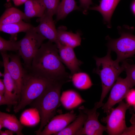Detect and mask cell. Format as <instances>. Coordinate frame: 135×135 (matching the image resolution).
<instances>
[{"label":"cell","mask_w":135,"mask_h":135,"mask_svg":"<svg viewBox=\"0 0 135 135\" xmlns=\"http://www.w3.org/2000/svg\"><path fill=\"white\" fill-rule=\"evenodd\" d=\"M79 113L76 119L62 130L54 135H77L82 128L87 118V114L79 109Z\"/></svg>","instance_id":"ffe728a7"},{"label":"cell","mask_w":135,"mask_h":135,"mask_svg":"<svg viewBox=\"0 0 135 135\" xmlns=\"http://www.w3.org/2000/svg\"><path fill=\"white\" fill-rule=\"evenodd\" d=\"M132 88L126 78H123L118 77L112 87L107 102L102 106L104 112L107 114L109 113L114 105L125 98Z\"/></svg>","instance_id":"9c48e42d"},{"label":"cell","mask_w":135,"mask_h":135,"mask_svg":"<svg viewBox=\"0 0 135 135\" xmlns=\"http://www.w3.org/2000/svg\"><path fill=\"white\" fill-rule=\"evenodd\" d=\"M120 0H101L98 5L90 8L89 9L99 12L102 16L104 21L110 25L112 14Z\"/></svg>","instance_id":"2e32d148"},{"label":"cell","mask_w":135,"mask_h":135,"mask_svg":"<svg viewBox=\"0 0 135 135\" xmlns=\"http://www.w3.org/2000/svg\"><path fill=\"white\" fill-rule=\"evenodd\" d=\"M14 133L13 131L8 129L4 131L0 130V135H12Z\"/></svg>","instance_id":"836d02e7"},{"label":"cell","mask_w":135,"mask_h":135,"mask_svg":"<svg viewBox=\"0 0 135 135\" xmlns=\"http://www.w3.org/2000/svg\"><path fill=\"white\" fill-rule=\"evenodd\" d=\"M127 103L130 106L135 105V90L130 89L125 97Z\"/></svg>","instance_id":"f1b7e54d"},{"label":"cell","mask_w":135,"mask_h":135,"mask_svg":"<svg viewBox=\"0 0 135 135\" xmlns=\"http://www.w3.org/2000/svg\"><path fill=\"white\" fill-rule=\"evenodd\" d=\"M4 68L3 80L5 87L4 95L6 98L12 105L16 106L19 100L20 97L16 84L8 70L6 64L9 59V55L6 52H1Z\"/></svg>","instance_id":"8fae6325"},{"label":"cell","mask_w":135,"mask_h":135,"mask_svg":"<svg viewBox=\"0 0 135 135\" xmlns=\"http://www.w3.org/2000/svg\"><path fill=\"white\" fill-rule=\"evenodd\" d=\"M60 100L63 106L68 109L74 108L85 102L78 93L72 90L63 92Z\"/></svg>","instance_id":"44dd1931"},{"label":"cell","mask_w":135,"mask_h":135,"mask_svg":"<svg viewBox=\"0 0 135 135\" xmlns=\"http://www.w3.org/2000/svg\"><path fill=\"white\" fill-rule=\"evenodd\" d=\"M45 6V12L53 16L56 14L60 4V0H42Z\"/></svg>","instance_id":"83f0119b"},{"label":"cell","mask_w":135,"mask_h":135,"mask_svg":"<svg viewBox=\"0 0 135 135\" xmlns=\"http://www.w3.org/2000/svg\"><path fill=\"white\" fill-rule=\"evenodd\" d=\"M58 47L60 60L70 70L71 75L80 72L82 62L77 58L74 48L61 44Z\"/></svg>","instance_id":"5bb4252c"},{"label":"cell","mask_w":135,"mask_h":135,"mask_svg":"<svg viewBox=\"0 0 135 135\" xmlns=\"http://www.w3.org/2000/svg\"><path fill=\"white\" fill-rule=\"evenodd\" d=\"M34 27L26 32L20 40L18 55L27 68L30 67L34 58L46 38L38 32Z\"/></svg>","instance_id":"5b68a950"},{"label":"cell","mask_w":135,"mask_h":135,"mask_svg":"<svg viewBox=\"0 0 135 135\" xmlns=\"http://www.w3.org/2000/svg\"><path fill=\"white\" fill-rule=\"evenodd\" d=\"M28 0H12L15 6H18L24 4Z\"/></svg>","instance_id":"d6a6232c"},{"label":"cell","mask_w":135,"mask_h":135,"mask_svg":"<svg viewBox=\"0 0 135 135\" xmlns=\"http://www.w3.org/2000/svg\"><path fill=\"white\" fill-rule=\"evenodd\" d=\"M80 9L75 0H62L57 10L56 20L58 21L63 19L71 12Z\"/></svg>","instance_id":"603a6c76"},{"label":"cell","mask_w":135,"mask_h":135,"mask_svg":"<svg viewBox=\"0 0 135 135\" xmlns=\"http://www.w3.org/2000/svg\"><path fill=\"white\" fill-rule=\"evenodd\" d=\"M4 73H2L1 72H0V77H3L4 76Z\"/></svg>","instance_id":"8d00e7d4"},{"label":"cell","mask_w":135,"mask_h":135,"mask_svg":"<svg viewBox=\"0 0 135 135\" xmlns=\"http://www.w3.org/2000/svg\"><path fill=\"white\" fill-rule=\"evenodd\" d=\"M130 106L122 101L115 108H112L102 120L106 124V130L109 135H122L127 127L125 122L126 110Z\"/></svg>","instance_id":"52a82bcc"},{"label":"cell","mask_w":135,"mask_h":135,"mask_svg":"<svg viewBox=\"0 0 135 135\" xmlns=\"http://www.w3.org/2000/svg\"><path fill=\"white\" fill-rule=\"evenodd\" d=\"M134 106H135V105H134Z\"/></svg>","instance_id":"74e56055"},{"label":"cell","mask_w":135,"mask_h":135,"mask_svg":"<svg viewBox=\"0 0 135 135\" xmlns=\"http://www.w3.org/2000/svg\"><path fill=\"white\" fill-rule=\"evenodd\" d=\"M131 9L135 14V0L133 2L131 6Z\"/></svg>","instance_id":"d590c367"},{"label":"cell","mask_w":135,"mask_h":135,"mask_svg":"<svg viewBox=\"0 0 135 135\" xmlns=\"http://www.w3.org/2000/svg\"><path fill=\"white\" fill-rule=\"evenodd\" d=\"M120 36L116 39L109 38L108 49L115 52L116 60L119 62L135 54V36L129 32L122 31Z\"/></svg>","instance_id":"8992f818"},{"label":"cell","mask_w":135,"mask_h":135,"mask_svg":"<svg viewBox=\"0 0 135 135\" xmlns=\"http://www.w3.org/2000/svg\"><path fill=\"white\" fill-rule=\"evenodd\" d=\"M26 20L24 12L13 7L7 8L0 18V25L7 24Z\"/></svg>","instance_id":"7402d4cb"},{"label":"cell","mask_w":135,"mask_h":135,"mask_svg":"<svg viewBox=\"0 0 135 135\" xmlns=\"http://www.w3.org/2000/svg\"><path fill=\"white\" fill-rule=\"evenodd\" d=\"M5 91V87L3 79H0V94L4 95Z\"/></svg>","instance_id":"1f68e13d"},{"label":"cell","mask_w":135,"mask_h":135,"mask_svg":"<svg viewBox=\"0 0 135 135\" xmlns=\"http://www.w3.org/2000/svg\"><path fill=\"white\" fill-rule=\"evenodd\" d=\"M5 128L12 130L17 135H23L22 132V124L14 114L0 112V130Z\"/></svg>","instance_id":"e0dca14e"},{"label":"cell","mask_w":135,"mask_h":135,"mask_svg":"<svg viewBox=\"0 0 135 135\" xmlns=\"http://www.w3.org/2000/svg\"><path fill=\"white\" fill-rule=\"evenodd\" d=\"M77 116L72 110L54 116L37 135H54L65 128Z\"/></svg>","instance_id":"30bf717a"},{"label":"cell","mask_w":135,"mask_h":135,"mask_svg":"<svg viewBox=\"0 0 135 135\" xmlns=\"http://www.w3.org/2000/svg\"><path fill=\"white\" fill-rule=\"evenodd\" d=\"M132 116L130 120V122L132 124H135V114L132 112H131Z\"/></svg>","instance_id":"e575fe53"},{"label":"cell","mask_w":135,"mask_h":135,"mask_svg":"<svg viewBox=\"0 0 135 135\" xmlns=\"http://www.w3.org/2000/svg\"><path fill=\"white\" fill-rule=\"evenodd\" d=\"M66 30V28L64 26H60L57 29L59 43L62 45L74 48L80 46L81 42L80 33H74L67 31Z\"/></svg>","instance_id":"9a60e30c"},{"label":"cell","mask_w":135,"mask_h":135,"mask_svg":"<svg viewBox=\"0 0 135 135\" xmlns=\"http://www.w3.org/2000/svg\"><path fill=\"white\" fill-rule=\"evenodd\" d=\"M34 27L31 24L22 20L14 23L0 25V30L10 34V39L16 40V35L17 34L21 32L26 33Z\"/></svg>","instance_id":"d6986e66"},{"label":"cell","mask_w":135,"mask_h":135,"mask_svg":"<svg viewBox=\"0 0 135 135\" xmlns=\"http://www.w3.org/2000/svg\"><path fill=\"white\" fill-rule=\"evenodd\" d=\"M111 51L108 49L107 54L104 57H94L96 67L94 72L99 75L102 82V92L100 100L98 102L100 107L103 104V100L119 75L124 71L123 66L119 65V62L112 59Z\"/></svg>","instance_id":"3957f363"},{"label":"cell","mask_w":135,"mask_h":135,"mask_svg":"<svg viewBox=\"0 0 135 135\" xmlns=\"http://www.w3.org/2000/svg\"><path fill=\"white\" fill-rule=\"evenodd\" d=\"M52 16L45 12L44 15L39 18L38 21L39 24L34 27L39 34L58 46L60 44L57 38V30L56 29Z\"/></svg>","instance_id":"7c38bea8"},{"label":"cell","mask_w":135,"mask_h":135,"mask_svg":"<svg viewBox=\"0 0 135 135\" xmlns=\"http://www.w3.org/2000/svg\"><path fill=\"white\" fill-rule=\"evenodd\" d=\"M122 62V65L126 72V78L132 88L135 86V64H130L124 60Z\"/></svg>","instance_id":"4316f807"},{"label":"cell","mask_w":135,"mask_h":135,"mask_svg":"<svg viewBox=\"0 0 135 135\" xmlns=\"http://www.w3.org/2000/svg\"><path fill=\"white\" fill-rule=\"evenodd\" d=\"M20 46V40L10 39L6 40L0 36V52L7 51H18Z\"/></svg>","instance_id":"484cf974"},{"label":"cell","mask_w":135,"mask_h":135,"mask_svg":"<svg viewBox=\"0 0 135 135\" xmlns=\"http://www.w3.org/2000/svg\"><path fill=\"white\" fill-rule=\"evenodd\" d=\"M9 56L10 58L7 62V68L16 84L20 98L22 82L26 70L23 67L18 54H10Z\"/></svg>","instance_id":"4fadbf2b"},{"label":"cell","mask_w":135,"mask_h":135,"mask_svg":"<svg viewBox=\"0 0 135 135\" xmlns=\"http://www.w3.org/2000/svg\"><path fill=\"white\" fill-rule=\"evenodd\" d=\"M12 105L6 98L4 95L0 94V105Z\"/></svg>","instance_id":"4dcf8cb0"},{"label":"cell","mask_w":135,"mask_h":135,"mask_svg":"<svg viewBox=\"0 0 135 135\" xmlns=\"http://www.w3.org/2000/svg\"><path fill=\"white\" fill-rule=\"evenodd\" d=\"M53 81L30 70L28 72L26 70L22 82L20 100L14 107V112L17 113L30 104Z\"/></svg>","instance_id":"277c9868"},{"label":"cell","mask_w":135,"mask_h":135,"mask_svg":"<svg viewBox=\"0 0 135 135\" xmlns=\"http://www.w3.org/2000/svg\"><path fill=\"white\" fill-rule=\"evenodd\" d=\"M80 7L83 10V13H86L89 9L90 6L92 4V0H79Z\"/></svg>","instance_id":"f546056e"},{"label":"cell","mask_w":135,"mask_h":135,"mask_svg":"<svg viewBox=\"0 0 135 135\" xmlns=\"http://www.w3.org/2000/svg\"><path fill=\"white\" fill-rule=\"evenodd\" d=\"M49 41L43 43L35 54L30 70L53 81L65 83L71 80L60 58L56 44Z\"/></svg>","instance_id":"6da1fadb"},{"label":"cell","mask_w":135,"mask_h":135,"mask_svg":"<svg viewBox=\"0 0 135 135\" xmlns=\"http://www.w3.org/2000/svg\"><path fill=\"white\" fill-rule=\"evenodd\" d=\"M71 80L76 88L81 90L88 89L93 84L89 75L80 71L72 75Z\"/></svg>","instance_id":"cb8c5ba5"},{"label":"cell","mask_w":135,"mask_h":135,"mask_svg":"<svg viewBox=\"0 0 135 135\" xmlns=\"http://www.w3.org/2000/svg\"><path fill=\"white\" fill-rule=\"evenodd\" d=\"M40 120L37 110L33 108L24 110L21 114L20 122L22 124L28 126H33L38 124Z\"/></svg>","instance_id":"d4e9b609"},{"label":"cell","mask_w":135,"mask_h":135,"mask_svg":"<svg viewBox=\"0 0 135 135\" xmlns=\"http://www.w3.org/2000/svg\"><path fill=\"white\" fill-rule=\"evenodd\" d=\"M99 108L98 102L91 109L85 108L83 106L79 108V109L86 114L87 116L82 128L77 135H102L106 131V126L102 124L98 119L100 114L96 110Z\"/></svg>","instance_id":"ba28073f"},{"label":"cell","mask_w":135,"mask_h":135,"mask_svg":"<svg viewBox=\"0 0 135 135\" xmlns=\"http://www.w3.org/2000/svg\"><path fill=\"white\" fill-rule=\"evenodd\" d=\"M64 84L61 82H52L30 104L37 110L40 116V124L39 129L35 132L36 134L42 130L55 114L60 104L62 87Z\"/></svg>","instance_id":"7a4b0ae2"},{"label":"cell","mask_w":135,"mask_h":135,"mask_svg":"<svg viewBox=\"0 0 135 135\" xmlns=\"http://www.w3.org/2000/svg\"><path fill=\"white\" fill-rule=\"evenodd\" d=\"M24 4L26 20L34 17L40 18L45 13L46 8L42 0H28Z\"/></svg>","instance_id":"ac0fdd59"}]
</instances>
